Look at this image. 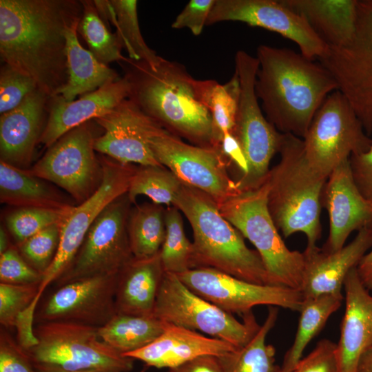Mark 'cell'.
<instances>
[{
	"label": "cell",
	"instance_id": "5",
	"mask_svg": "<svg viewBox=\"0 0 372 372\" xmlns=\"http://www.w3.org/2000/svg\"><path fill=\"white\" fill-rule=\"evenodd\" d=\"M278 152L280 161L267 176L269 213L285 238L302 232L306 248H313L321 236V196L327 178L309 165L299 137L283 134Z\"/></svg>",
	"mask_w": 372,
	"mask_h": 372
},
{
	"label": "cell",
	"instance_id": "34",
	"mask_svg": "<svg viewBox=\"0 0 372 372\" xmlns=\"http://www.w3.org/2000/svg\"><path fill=\"white\" fill-rule=\"evenodd\" d=\"M278 313V308L270 306L265 322L251 340L244 347L220 356L225 372H280L276 362V349L266 343Z\"/></svg>",
	"mask_w": 372,
	"mask_h": 372
},
{
	"label": "cell",
	"instance_id": "48",
	"mask_svg": "<svg viewBox=\"0 0 372 372\" xmlns=\"http://www.w3.org/2000/svg\"><path fill=\"white\" fill-rule=\"evenodd\" d=\"M175 372H225L220 356L204 355L173 369Z\"/></svg>",
	"mask_w": 372,
	"mask_h": 372
},
{
	"label": "cell",
	"instance_id": "49",
	"mask_svg": "<svg viewBox=\"0 0 372 372\" xmlns=\"http://www.w3.org/2000/svg\"><path fill=\"white\" fill-rule=\"evenodd\" d=\"M356 269L364 286L372 291V250L362 257Z\"/></svg>",
	"mask_w": 372,
	"mask_h": 372
},
{
	"label": "cell",
	"instance_id": "19",
	"mask_svg": "<svg viewBox=\"0 0 372 372\" xmlns=\"http://www.w3.org/2000/svg\"><path fill=\"white\" fill-rule=\"evenodd\" d=\"M94 121L103 130L95 138L96 152L123 165H162L147 141L149 132L158 123L128 98Z\"/></svg>",
	"mask_w": 372,
	"mask_h": 372
},
{
	"label": "cell",
	"instance_id": "11",
	"mask_svg": "<svg viewBox=\"0 0 372 372\" xmlns=\"http://www.w3.org/2000/svg\"><path fill=\"white\" fill-rule=\"evenodd\" d=\"M259 62L243 50L235 56V72L240 84V96L234 134L245 155L249 173L236 180L240 188L262 183L270 169L269 163L279 152L283 134L264 116L258 105L255 85Z\"/></svg>",
	"mask_w": 372,
	"mask_h": 372
},
{
	"label": "cell",
	"instance_id": "47",
	"mask_svg": "<svg viewBox=\"0 0 372 372\" xmlns=\"http://www.w3.org/2000/svg\"><path fill=\"white\" fill-rule=\"evenodd\" d=\"M218 148L229 165L230 163L234 164L240 171L242 176L239 180L245 178L249 173V166L243 150L236 136L230 132L225 134Z\"/></svg>",
	"mask_w": 372,
	"mask_h": 372
},
{
	"label": "cell",
	"instance_id": "2",
	"mask_svg": "<svg viewBox=\"0 0 372 372\" xmlns=\"http://www.w3.org/2000/svg\"><path fill=\"white\" fill-rule=\"evenodd\" d=\"M256 58L255 90L267 119L282 134L304 138L325 99L338 90L337 81L321 63L290 49L260 45Z\"/></svg>",
	"mask_w": 372,
	"mask_h": 372
},
{
	"label": "cell",
	"instance_id": "12",
	"mask_svg": "<svg viewBox=\"0 0 372 372\" xmlns=\"http://www.w3.org/2000/svg\"><path fill=\"white\" fill-rule=\"evenodd\" d=\"M94 123L90 121L66 132L28 169L33 175L64 189L79 204L98 189L103 177L94 147L97 137Z\"/></svg>",
	"mask_w": 372,
	"mask_h": 372
},
{
	"label": "cell",
	"instance_id": "36",
	"mask_svg": "<svg viewBox=\"0 0 372 372\" xmlns=\"http://www.w3.org/2000/svg\"><path fill=\"white\" fill-rule=\"evenodd\" d=\"M183 186L178 178L163 165H139L132 176L127 194L133 203L139 195L167 207L173 203Z\"/></svg>",
	"mask_w": 372,
	"mask_h": 372
},
{
	"label": "cell",
	"instance_id": "4",
	"mask_svg": "<svg viewBox=\"0 0 372 372\" xmlns=\"http://www.w3.org/2000/svg\"><path fill=\"white\" fill-rule=\"evenodd\" d=\"M173 205L192 229V269L212 268L250 282L271 285L257 251L246 245L242 235L223 216L209 196L183 185Z\"/></svg>",
	"mask_w": 372,
	"mask_h": 372
},
{
	"label": "cell",
	"instance_id": "40",
	"mask_svg": "<svg viewBox=\"0 0 372 372\" xmlns=\"http://www.w3.org/2000/svg\"><path fill=\"white\" fill-rule=\"evenodd\" d=\"M62 223L53 225L16 245L27 262L42 275L56 254Z\"/></svg>",
	"mask_w": 372,
	"mask_h": 372
},
{
	"label": "cell",
	"instance_id": "7",
	"mask_svg": "<svg viewBox=\"0 0 372 372\" xmlns=\"http://www.w3.org/2000/svg\"><path fill=\"white\" fill-rule=\"evenodd\" d=\"M37 343L25 349L34 363L71 371L129 372L133 359L101 340L98 328L70 322H45L34 327Z\"/></svg>",
	"mask_w": 372,
	"mask_h": 372
},
{
	"label": "cell",
	"instance_id": "41",
	"mask_svg": "<svg viewBox=\"0 0 372 372\" xmlns=\"http://www.w3.org/2000/svg\"><path fill=\"white\" fill-rule=\"evenodd\" d=\"M37 89L31 78L4 63L0 71L1 114L17 107Z\"/></svg>",
	"mask_w": 372,
	"mask_h": 372
},
{
	"label": "cell",
	"instance_id": "33",
	"mask_svg": "<svg viewBox=\"0 0 372 372\" xmlns=\"http://www.w3.org/2000/svg\"><path fill=\"white\" fill-rule=\"evenodd\" d=\"M165 211L162 205L154 203L132 208L127 231L134 258H148L159 254L166 232Z\"/></svg>",
	"mask_w": 372,
	"mask_h": 372
},
{
	"label": "cell",
	"instance_id": "31",
	"mask_svg": "<svg viewBox=\"0 0 372 372\" xmlns=\"http://www.w3.org/2000/svg\"><path fill=\"white\" fill-rule=\"evenodd\" d=\"M343 299L342 293L304 298L293 342L285 353L280 372H291L294 369L307 346L340 308Z\"/></svg>",
	"mask_w": 372,
	"mask_h": 372
},
{
	"label": "cell",
	"instance_id": "15",
	"mask_svg": "<svg viewBox=\"0 0 372 372\" xmlns=\"http://www.w3.org/2000/svg\"><path fill=\"white\" fill-rule=\"evenodd\" d=\"M103 172L102 183L87 200L75 205L63 222L59 248L49 268L43 274L34 304L38 303L45 290L66 271L101 211L113 200L126 194L136 167L123 165L113 159L99 156Z\"/></svg>",
	"mask_w": 372,
	"mask_h": 372
},
{
	"label": "cell",
	"instance_id": "38",
	"mask_svg": "<svg viewBox=\"0 0 372 372\" xmlns=\"http://www.w3.org/2000/svg\"><path fill=\"white\" fill-rule=\"evenodd\" d=\"M165 237L160 251L162 266L165 273L180 274L193 268L192 242L183 227L180 211L174 205L165 211Z\"/></svg>",
	"mask_w": 372,
	"mask_h": 372
},
{
	"label": "cell",
	"instance_id": "1",
	"mask_svg": "<svg viewBox=\"0 0 372 372\" xmlns=\"http://www.w3.org/2000/svg\"><path fill=\"white\" fill-rule=\"evenodd\" d=\"M82 14L81 0H1V60L58 96L68 80L65 32Z\"/></svg>",
	"mask_w": 372,
	"mask_h": 372
},
{
	"label": "cell",
	"instance_id": "24",
	"mask_svg": "<svg viewBox=\"0 0 372 372\" xmlns=\"http://www.w3.org/2000/svg\"><path fill=\"white\" fill-rule=\"evenodd\" d=\"M343 287L345 310L336 344L339 372H356L361 357L372 347V296L356 267L347 275Z\"/></svg>",
	"mask_w": 372,
	"mask_h": 372
},
{
	"label": "cell",
	"instance_id": "17",
	"mask_svg": "<svg viewBox=\"0 0 372 372\" xmlns=\"http://www.w3.org/2000/svg\"><path fill=\"white\" fill-rule=\"evenodd\" d=\"M227 21L277 32L296 43L310 60L318 59L328 47L306 19L281 0H215L206 25Z\"/></svg>",
	"mask_w": 372,
	"mask_h": 372
},
{
	"label": "cell",
	"instance_id": "16",
	"mask_svg": "<svg viewBox=\"0 0 372 372\" xmlns=\"http://www.w3.org/2000/svg\"><path fill=\"white\" fill-rule=\"evenodd\" d=\"M177 276L195 293L229 313L244 315L258 305L299 312L304 300L297 289L258 285L209 267L192 269Z\"/></svg>",
	"mask_w": 372,
	"mask_h": 372
},
{
	"label": "cell",
	"instance_id": "18",
	"mask_svg": "<svg viewBox=\"0 0 372 372\" xmlns=\"http://www.w3.org/2000/svg\"><path fill=\"white\" fill-rule=\"evenodd\" d=\"M118 273L85 277L58 287L35 313L34 321L103 327L117 313L115 294Z\"/></svg>",
	"mask_w": 372,
	"mask_h": 372
},
{
	"label": "cell",
	"instance_id": "29",
	"mask_svg": "<svg viewBox=\"0 0 372 372\" xmlns=\"http://www.w3.org/2000/svg\"><path fill=\"white\" fill-rule=\"evenodd\" d=\"M51 183L0 161V201L14 207L65 208L74 205Z\"/></svg>",
	"mask_w": 372,
	"mask_h": 372
},
{
	"label": "cell",
	"instance_id": "26",
	"mask_svg": "<svg viewBox=\"0 0 372 372\" xmlns=\"http://www.w3.org/2000/svg\"><path fill=\"white\" fill-rule=\"evenodd\" d=\"M165 271L160 252L143 259H133L119 272L115 304L119 313L152 316Z\"/></svg>",
	"mask_w": 372,
	"mask_h": 372
},
{
	"label": "cell",
	"instance_id": "42",
	"mask_svg": "<svg viewBox=\"0 0 372 372\" xmlns=\"http://www.w3.org/2000/svg\"><path fill=\"white\" fill-rule=\"evenodd\" d=\"M42 277V273L27 262L14 244L0 254V282L39 285Z\"/></svg>",
	"mask_w": 372,
	"mask_h": 372
},
{
	"label": "cell",
	"instance_id": "28",
	"mask_svg": "<svg viewBox=\"0 0 372 372\" xmlns=\"http://www.w3.org/2000/svg\"><path fill=\"white\" fill-rule=\"evenodd\" d=\"M80 21L65 32L68 80L58 96L69 102L120 78L115 70L100 63L81 45L77 36Z\"/></svg>",
	"mask_w": 372,
	"mask_h": 372
},
{
	"label": "cell",
	"instance_id": "14",
	"mask_svg": "<svg viewBox=\"0 0 372 372\" xmlns=\"http://www.w3.org/2000/svg\"><path fill=\"white\" fill-rule=\"evenodd\" d=\"M132 204L126 193L101 211L71 264L55 282L57 287L85 277L119 273L133 259L127 231Z\"/></svg>",
	"mask_w": 372,
	"mask_h": 372
},
{
	"label": "cell",
	"instance_id": "27",
	"mask_svg": "<svg viewBox=\"0 0 372 372\" xmlns=\"http://www.w3.org/2000/svg\"><path fill=\"white\" fill-rule=\"evenodd\" d=\"M302 16L328 47L343 45L355 28L357 0H281Z\"/></svg>",
	"mask_w": 372,
	"mask_h": 372
},
{
	"label": "cell",
	"instance_id": "13",
	"mask_svg": "<svg viewBox=\"0 0 372 372\" xmlns=\"http://www.w3.org/2000/svg\"><path fill=\"white\" fill-rule=\"evenodd\" d=\"M157 161L183 185L200 190L219 204L239 190L227 172L229 162L220 149L189 144L158 123L147 136Z\"/></svg>",
	"mask_w": 372,
	"mask_h": 372
},
{
	"label": "cell",
	"instance_id": "51",
	"mask_svg": "<svg viewBox=\"0 0 372 372\" xmlns=\"http://www.w3.org/2000/svg\"><path fill=\"white\" fill-rule=\"evenodd\" d=\"M33 372H95V371H71L54 365L32 362Z\"/></svg>",
	"mask_w": 372,
	"mask_h": 372
},
{
	"label": "cell",
	"instance_id": "10",
	"mask_svg": "<svg viewBox=\"0 0 372 372\" xmlns=\"http://www.w3.org/2000/svg\"><path fill=\"white\" fill-rule=\"evenodd\" d=\"M333 75L366 134H372V0H357L354 32L347 43L327 47L318 59Z\"/></svg>",
	"mask_w": 372,
	"mask_h": 372
},
{
	"label": "cell",
	"instance_id": "6",
	"mask_svg": "<svg viewBox=\"0 0 372 372\" xmlns=\"http://www.w3.org/2000/svg\"><path fill=\"white\" fill-rule=\"evenodd\" d=\"M268 192L266 177L257 186L240 188L217 205L223 216L256 247L271 285L300 291L304 254L289 249L282 240L268 209Z\"/></svg>",
	"mask_w": 372,
	"mask_h": 372
},
{
	"label": "cell",
	"instance_id": "8",
	"mask_svg": "<svg viewBox=\"0 0 372 372\" xmlns=\"http://www.w3.org/2000/svg\"><path fill=\"white\" fill-rule=\"evenodd\" d=\"M153 316L158 320L190 330H199L214 338L241 348L260 326L252 311L240 322L229 313L195 293L177 275L165 273L156 297Z\"/></svg>",
	"mask_w": 372,
	"mask_h": 372
},
{
	"label": "cell",
	"instance_id": "20",
	"mask_svg": "<svg viewBox=\"0 0 372 372\" xmlns=\"http://www.w3.org/2000/svg\"><path fill=\"white\" fill-rule=\"evenodd\" d=\"M321 205L329 218V236L322 248L325 251L343 247L352 231L372 228V203L357 187L349 159L330 173L322 190Z\"/></svg>",
	"mask_w": 372,
	"mask_h": 372
},
{
	"label": "cell",
	"instance_id": "50",
	"mask_svg": "<svg viewBox=\"0 0 372 372\" xmlns=\"http://www.w3.org/2000/svg\"><path fill=\"white\" fill-rule=\"evenodd\" d=\"M356 372H372V347L361 357Z\"/></svg>",
	"mask_w": 372,
	"mask_h": 372
},
{
	"label": "cell",
	"instance_id": "25",
	"mask_svg": "<svg viewBox=\"0 0 372 372\" xmlns=\"http://www.w3.org/2000/svg\"><path fill=\"white\" fill-rule=\"evenodd\" d=\"M220 339L165 322L163 333L150 344L125 356L158 369H176L201 355L223 356L237 350Z\"/></svg>",
	"mask_w": 372,
	"mask_h": 372
},
{
	"label": "cell",
	"instance_id": "30",
	"mask_svg": "<svg viewBox=\"0 0 372 372\" xmlns=\"http://www.w3.org/2000/svg\"><path fill=\"white\" fill-rule=\"evenodd\" d=\"M198 101L209 110L212 120L213 147H218L223 135L233 133L236 127L240 84L235 72L225 84L215 80H195Z\"/></svg>",
	"mask_w": 372,
	"mask_h": 372
},
{
	"label": "cell",
	"instance_id": "52",
	"mask_svg": "<svg viewBox=\"0 0 372 372\" xmlns=\"http://www.w3.org/2000/svg\"><path fill=\"white\" fill-rule=\"evenodd\" d=\"M5 227H0V254L6 251L12 244L9 239V235Z\"/></svg>",
	"mask_w": 372,
	"mask_h": 372
},
{
	"label": "cell",
	"instance_id": "43",
	"mask_svg": "<svg viewBox=\"0 0 372 372\" xmlns=\"http://www.w3.org/2000/svg\"><path fill=\"white\" fill-rule=\"evenodd\" d=\"M291 372H339L336 344L328 339L321 340Z\"/></svg>",
	"mask_w": 372,
	"mask_h": 372
},
{
	"label": "cell",
	"instance_id": "21",
	"mask_svg": "<svg viewBox=\"0 0 372 372\" xmlns=\"http://www.w3.org/2000/svg\"><path fill=\"white\" fill-rule=\"evenodd\" d=\"M371 247L372 228H364L350 243L337 251L328 252L317 246L306 248L300 289L303 297L341 293L347 275Z\"/></svg>",
	"mask_w": 372,
	"mask_h": 372
},
{
	"label": "cell",
	"instance_id": "39",
	"mask_svg": "<svg viewBox=\"0 0 372 372\" xmlns=\"http://www.w3.org/2000/svg\"><path fill=\"white\" fill-rule=\"evenodd\" d=\"M74 207H14L4 216L5 227L17 245L53 225L62 223Z\"/></svg>",
	"mask_w": 372,
	"mask_h": 372
},
{
	"label": "cell",
	"instance_id": "37",
	"mask_svg": "<svg viewBox=\"0 0 372 372\" xmlns=\"http://www.w3.org/2000/svg\"><path fill=\"white\" fill-rule=\"evenodd\" d=\"M83 14L78 32L87 43L89 51L101 63L107 65L112 61L125 59L121 49L123 47L116 34H112L100 18L94 1L81 0Z\"/></svg>",
	"mask_w": 372,
	"mask_h": 372
},
{
	"label": "cell",
	"instance_id": "53",
	"mask_svg": "<svg viewBox=\"0 0 372 372\" xmlns=\"http://www.w3.org/2000/svg\"><path fill=\"white\" fill-rule=\"evenodd\" d=\"M167 372H175L173 369H169Z\"/></svg>",
	"mask_w": 372,
	"mask_h": 372
},
{
	"label": "cell",
	"instance_id": "44",
	"mask_svg": "<svg viewBox=\"0 0 372 372\" xmlns=\"http://www.w3.org/2000/svg\"><path fill=\"white\" fill-rule=\"evenodd\" d=\"M0 372H33L25 349L8 331L2 329L0 331Z\"/></svg>",
	"mask_w": 372,
	"mask_h": 372
},
{
	"label": "cell",
	"instance_id": "22",
	"mask_svg": "<svg viewBox=\"0 0 372 372\" xmlns=\"http://www.w3.org/2000/svg\"><path fill=\"white\" fill-rule=\"evenodd\" d=\"M50 99L37 89L17 107L1 114L0 161L20 169H30L35 147L45 126Z\"/></svg>",
	"mask_w": 372,
	"mask_h": 372
},
{
	"label": "cell",
	"instance_id": "46",
	"mask_svg": "<svg viewBox=\"0 0 372 372\" xmlns=\"http://www.w3.org/2000/svg\"><path fill=\"white\" fill-rule=\"evenodd\" d=\"M349 162L357 187L362 196L372 203V145L364 153L352 154Z\"/></svg>",
	"mask_w": 372,
	"mask_h": 372
},
{
	"label": "cell",
	"instance_id": "9",
	"mask_svg": "<svg viewBox=\"0 0 372 372\" xmlns=\"http://www.w3.org/2000/svg\"><path fill=\"white\" fill-rule=\"evenodd\" d=\"M305 158L311 168L328 178L352 154L367 152L371 138L347 99L335 90L316 113L303 140Z\"/></svg>",
	"mask_w": 372,
	"mask_h": 372
},
{
	"label": "cell",
	"instance_id": "23",
	"mask_svg": "<svg viewBox=\"0 0 372 372\" xmlns=\"http://www.w3.org/2000/svg\"><path fill=\"white\" fill-rule=\"evenodd\" d=\"M129 94L130 85L123 76L77 100L69 102L60 96L51 98L49 115L39 143L48 149L72 129L110 112Z\"/></svg>",
	"mask_w": 372,
	"mask_h": 372
},
{
	"label": "cell",
	"instance_id": "3",
	"mask_svg": "<svg viewBox=\"0 0 372 372\" xmlns=\"http://www.w3.org/2000/svg\"><path fill=\"white\" fill-rule=\"evenodd\" d=\"M130 85L128 99L172 134L194 145L214 147L212 120L195 93L185 67L162 57L154 67L143 61H120Z\"/></svg>",
	"mask_w": 372,
	"mask_h": 372
},
{
	"label": "cell",
	"instance_id": "35",
	"mask_svg": "<svg viewBox=\"0 0 372 372\" xmlns=\"http://www.w3.org/2000/svg\"><path fill=\"white\" fill-rule=\"evenodd\" d=\"M109 21L116 28V35L129 58L143 61L150 66H156L161 60L154 50L145 43L139 28L136 0H110Z\"/></svg>",
	"mask_w": 372,
	"mask_h": 372
},
{
	"label": "cell",
	"instance_id": "32",
	"mask_svg": "<svg viewBox=\"0 0 372 372\" xmlns=\"http://www.w3.org/2000/svg\"><path fill=\"white\" fill-rule=\"evenodd\" d=\"M165 322L152 316L116 313L105 325L98 328L102 341L124 354L150 344L164 331Z\"/></svg>",
	"mask_w": 372,
	"mask_h": 372
},
{
	"label": "cell",
	"instance_id": "45",
	"mask_svg": "<svg viewBox=\"0 0 372 372\" xmlns=\"http://www.w3.org/2000/svg\"><path fill=\"white\" fill-rule=\"evenodd\" d=\"M215 0H190L172 24L174 29L188 28L194 35H200Z\"/></svg>",
	"mask_w": 372,
	"mask_h": 372
}]
</instances>
